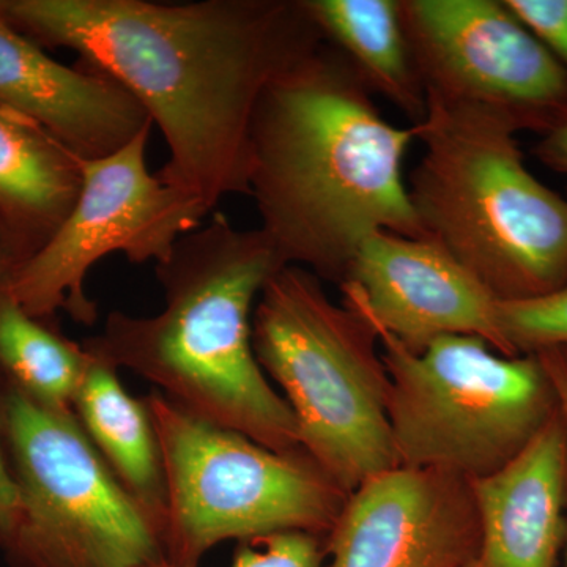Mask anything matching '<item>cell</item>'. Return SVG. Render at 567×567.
Listing matches in <instances>:
<instances>
[{
    "label": "cell",
    "mask_w": 567,
    "mask_h": 567,
    "mask_svg": "<svg viewBox=\"0 0 567 567\" xmlns=\"http://www.w3.org/2000/svg\"><path fill=\"white\" fill-rule=\"evenodd\" d=\"M41 48L122 85L162 132L166 185L215 210L249 196L254 114L268 85L324 43L303 0H0Z\"/></svg>",
    "instance_id": "obj_1"
},
{
    "label": "cell",
    "mask_w": 567,
    "mask_h": 567,
    "mask_svg": "<svg viewBox=\"0 0 567 567\" xmlns=\"http://www.w3.org/2000/svg\"><path fill=\"white\" fill-rule=\"evenodd\" d=\"M415 140L327 41L279 74L254 114L249 196L282 264L341 286L371 235L425 238L404 182Z\"/></svg>",
    "instance_id": "obj_2"
},
{
    "label": "cell",
    "mask_w": 567,
    "mask_h": 567,
    "mask_svg": "<svg viewBox=\"0 0 567 567\" xmlns=\"http://www.w3.org/2000/svg\"><path fill=\"white\" fill-rule=\"evenodd\" d=\"M282 267L259 227L238 229L215 212L155 265L162 311H111L82 346L115 371L147 380L189 415L270 450H301L292 410L252 349L257 298Z\"/></svg>",
    "instance_id": "obj_3"
},
{
    "label": "cell",
    "mask_w": 567,
    "mask_h": 567,
    "mask_svg": "<svg viewBox=\"0 0 567 567\" xmlns=\"http://www.w3.org/2000/svg\"><path fill=\"white\" fill-rule=\"evenodd\" d=\"M415 123L424 153L409 194L425 238L499 301L567 284V199L529 173L513 118L425 95Z\"/></svg>",
    "instance_id": "obj_4"
},
{
    "label": "cell",
    "mask_w": 567,
    "mask_h": 567,
    "mask_svg": "<svg viewBox=\"0 0 567 567\" xmlns=\"http://www.w3.org/2000/svg\"><path fill=\"white\" fill-rule=\"evenodd\" d=\"M374 324L322 279L284 265L252 312V349L297 421L300 447L346 494L398 466L390 375Z\"/></svg>",
    "instance_id": "obj_5"
},
{
    "label": "cell",
    "mask_w": 567,
    "mask_h": 567,
    "mask_svg": "<svg viewBox=\"0 0 567 567\" xmlns=\"http://www.w3.org/2000/svg\"><path fill=\"white\" fill-rule=\"evenodd\" d=\"M375 331L390 375L398 465L468 481L492 475L559 410L557 386L537 354L506 357L473 334L442 336L413 352Z\"/></svg>",
    "instance_id": "obj_6"
},
{
    "label": "cell",
    "mask_w": 567,
    "mask_h": 567,
    "mask_svg": "<svg viewBox=\"0 0 567 567\" xmlns=\"http://www.w3.org/2000/svg\"><path fill=\"white\" fill-rule=\"evenodd\" d=\"M162 453L166 561L199 567L226 540L284 532L327 537L347 495L303 450L259 445L207 423L158 391L145 395Z\"/></svg>",
    "instance_id": "obj_7"
},
{
    "label": "cell",
    "mask_w": 567,
    "mask_h": 567,
    "mask_svg": "<svg viewBox=\"0 0 567 567\" xmlns=\"http://www.w3.org/2000/svg\"><path fill=\"white\" fill-rule=\"evenodd\" d=\"M0 424L18 511L2 548L11 567H147L162 529L112 475L73 410L0 390Z\"/></svg>",
    "instance_id": "obj_8"
},
{
    "label": "cell",
    "mask_w": 567,
    "mask_h": 567,
    "mask_svg": "<svg viewBox=\"0 0 567 567\" xmlns=\"http://www.w3.org/2000/svg\"><path fill=\"white\" fill-rule=\"evenodd\" d=\"M153 125L121 151L81 159L82 185L65 221L39 252L14 271L9 297L29 316L48 320L58 311L92 327L99 306L85 281L110 254L132 264H162L185 235L212 215L210 208L147 167Z\"/></svg>",
    "instance_id": "obj_9"
},
{
    "label": "cell",
    "mask_w": 567,
    "mask_h": 567,
    "mask_svg": "<svg viewBox=\"0 0 567 567\" xmlns=\"http://www.w3.org/2000/svg\"><path fill=\"white\" fill-rule=\"evenodd\" d=\"M425 95L547 133L567 114V70L506 0H401Z\"/></svg>",
    "instance_id": "obj_10"
},
{
    "label": "cell",
    "mask_w": 567,
    "mask_h": 567,
    "mask_svg": "<svg viewBox=\"0 0 567 567\" xmlns=\"http://www.w3.org/2000/svg\"><path fill=\"white\" fill-rule=\"evenodd\" d=\"M480 520L465 477L398 465L347 495L323 567H468Z\"/></svg>",
    "instance_id": "obj_11"
},
{
    "label": "cell",
    "mask_w": 567,
    "mask_h": 567,
    "mask_svg": "<svg viewBox=\"0 0 567 567\" xmlns=\"http://www.w3.org/2000/svg\"><path fill=\"white\" fill-rule=\"evenodd\" d=\"M339 287L344 303L413 352L442 336L473 334L509 357L495 295L429 238L371 235Z\"/></svg>",
    "instance_id": "obj_12"
},
{
    "label": "cell",
    "mask_w": 567,
    "mask_h": 567,
    "mask_svg": "<svg viewBox=\"0 0 567 567\" xmlns=\"http://www.w3.org/2000/svg\"><path fill=\"white\" fill-rule=\"evenodd\" d=\"M0 106L50 133L81 159L121 151L148 125L117 82L54 61L0 10Z\"/></svg>",
    "instance_id": "obj_13"
},
{
    "label": "cell",
    "mask_w": 567,
    "mask_h": 567,
    "mask_svg": "<svg viewBox=\"0 0 567 567\" xmlns=\"http://www.w3.org/2000/svg\"><path fill=\"white\" fill-rule=\"evenodd\" d=\"M480 548L468 567H557L567 539V424L559 410L522 453L470 481Z\"/></svg>",
    "instance_id": "obj_14"
},
{
    "label": "cell",
    "mask_w": 567,
    "mask_h": 567,
    "mask_svg": "<svg viewBox=\"0 0 567 567\" xmlns=\"http://www.w3.org/2000/svg\"><path fill=\"white\" fill-rule=\"evenodd\" d=\"M81 185V158L0 106V241L18 267L58 233Z\"/></svg>",
    "instance_id": "obj_15"
},
{
    "label": "cell",
    "mask_w": 567,
    "mask_h": 567,
    "mask_svg": "<svg viewBox=\"0 0 567 567\" xmlns=\"http://www.w3.org/2000/svg\"><path fill=\"white\" fill-rule=\"evenodd\" d=\"M73 412L112 475L163 535L166 486L162 453L144 398H133L122 386L118 371L92 354Z\"/></svg>",
    "instance_id": "obj_16"
},
{
    "label": "cell",
    "mask_w": 567,
    "mask_h": 567,
    "mask_svg": "<svg viewBox=\"0 0 567 567\" xmlns=\"http://www.w3.org/2000/svg\"><path fill=\"white\" fill-rule=\"evenodd\" d=\"M323 40L350 62L369 91L379 93L415 123L425 115L420 80L404 24L401 0H303Z\"/></svg>",
    "instance_id": "obj_17"
},
{
    "label": "cell",
    "mask_w": 567,
    "mask_h": 567,
    "mask_svg": "<svg viewBox=\"0 0 567 567\" xmlns=\"http://www.w3.org/2000/svg\"><path fill=\"white\" fill-rule=\"evenodd\" d=\"M92 354L10 297L0 301V374L41 405L73 410Z\"/></svg>",
    "instance_id": "obj_18"
},
{
    "label": "cell",
    "mask_w": 567,
    "mask_h": 567,
    "mask_svg": "<svg viewBox=\"0 0 567 567\" xmlns=\"http://www.w3.org/2000/svg\"><path fill=\"white\" fill-rule=\"evenodd\" d=\"M498 324L509 357L567 347V284L544 297L498 300Z\"/></svg>",
    "instance_id": "obj_19"
},
{
    "label": "cell",
    "mask_w": 567,
    "mask_h": 567,
    "mask_svg": "<svg viewBox=\"0 0 567 567\" xmlns=\"http://www.w3.org/2000/svg\"><path fill=\"white\" fill-rule=\"evenodd\" d=\"M323 537L303 532H284L240 543L233 567H323ZM147 567H186L159 561Z\"/></svg>",
    "instance_id": "obj_20"
},
{
    "label": "cell",
    "mask_w": 567,
    "mask_h": 567,
    "mask_svg": "<svg viewBox=\"0 0 567 567\" xmlns=\"http://www.w3.org/2000/svg\"><path fill=\"white\" fill-rule=\"evenodd\" d=\"M506 3L567 70V0H506Z\"/></svg>",
    "instance_id": "obj_21"
},
{
    "label": "cell",
    "mask_w": 567,
    "mask_h": 567,
    "mask_svg": "<svg viewBox=\"0 0 567 567\" xmlns=\"http://www.w3.org/2000/svg\"><path fill=\"white\" fill-rule=\"evenodd\" d=\"M18 494L11 473L6 445H3L2 424H0V550L6 547L17 520Z\"/></svg>",
    "instance_id": "obj_22"
},
{
    "label": "cell",
    "mask_w": 567,
    "mask_h": 567,
    "mask_svg": "<svg viewBox=\"0 0 567 567\" xmlns=\"http://www.w3.org/2000/svg\"><path fill=\"white\" fill-rule=\"evenodd\" d=\"M535 155L548 169L567 175V114L543 134L536 144Z\"/></svg>",
    "instance_id": "obj_23"
},
{
    "label": "cell",
    "mask_w": 567,
    "mask_h": 567,
    "mask_svg": "<svg viewBox=\"0 0 567 567\" xmlns=\"http://www.w3.org/2000/svg\"><path fill=\"white\" fill-rule=\"evenodd\" d=\"M536 354L543 360L548 374L557 386L559 405H561V412L567 424V361L565 353H563V349H551Z\"/></svg>",
    "instance_id": "obj_24"
},
{
    "label": "cell",
    "mask_w": 567,
    "mask_h": 567,
    "mask_svg": "<svg viewBox=\"0 0 567 567\" xmlns=\"http://www.w3.org/2000/svg\"><path fill=\"white\" fill-rule=\"evenodd\" d=\"M18 262L9 252V249L0 241V301L9 297V287L14 271H17Z\"/></svg>",
    "instance_id": "obj_25"
},
{
    "label": "cell",
    "mask_w": 567,
    "mask_h": 567,
    "mask_svg": "<svg viewBox=\"0 0 567 567\" xmlns=\"http://www.w3.org/2000/svg\"><path fill=\"white\" fill-rule=\"evenodd\" d=\"M563 353H565V358H566V361H567V347H563Z\"/></svg>",
    "instance_id": "obj_26"
}]
</instances>
